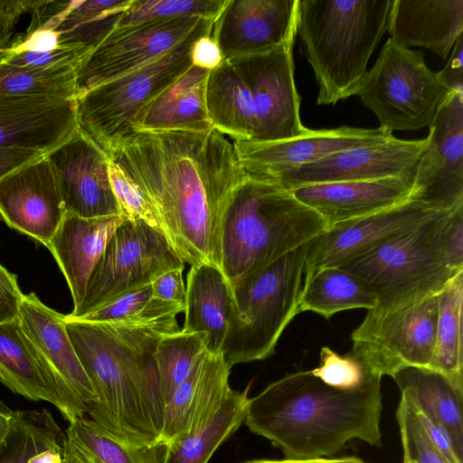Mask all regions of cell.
<instances>
[{
	"label": "cell",
	"mask_w": 463,
	"mask_h": 463,
	"mask_svg": "<svg viewBox=\"0 0 463 463\" xmlns=\"http://www.w3.org/2000/svg\"><path fill=\"white\" fill-rule=\"evenodd\" d=\"M109 158L144 194L180 259L221 269L222 216L247 175L233 144L214 128L135 132Z\"/></svg>",
	"instance_id": "1"
},
{
	"label": "cell",
	"mask_w": 463,
	"mask_h": 463,
	"mask_svg": "<svg viewBox=\"0 0 463 463\" xmlns=\"http://www.w3.org/2000/svg\"><path fill=\"white\" fill-rule=\"evenodd\" d=\"M67 334L96 393L86 415L128 446L161 440L165 406L154 354L165 330L120 322L65 320Z\"/></svg>",
	"instance_id": "2"
},
{
	"label": "cell",
	"mask_w": 463,
	"mask_h": 463,
	"mask_svg": "<svg viewBox=\"0 0 463 463\" xmlns=\"http://www.w3.org/2000/svg\"><path fill=\"white\" fill-rule=\"evenodd\" d=\"M381 379L345 391L310 371L288 373L250 398L244 423L288 459L328 458L354 439L381 447Z\"/></svg>",
	"instance_id": "3"
},
{
	"label": "cell",
	"mask_w": 463,
	"mask_h": 463,
	"mask_svg": "<svg viewBox=\"0 0 463 463\" xmlns=\"http://www.w3.org/2000/svg\"><path fill=\"white\" fill-rule=\"evenodd\" d=\"M297 33L270 51L222 60L210 71L206 107L214 129L234 141L276 142L307 134L294 79Z\"/></svg>",
	"instance_id": "4"
},
{
	"label": "cell",
	"mask_w": 463,
	"mask_h": 463,
	"mask_svg": "<svg viewBox=\"0 0 463 463\" xmlns=\"http://www.w3.org/2000/svg\"><path fill=\"white\" fill-rule=\"evenodd\" d=\"M375 296L383 314L437 295L463 270V205L340 266Z\"/></svg>",
	"instance_id": "5"
},
{
	"label": "cell",
	"mask_w": 463,
	"mask_h": 463,
	"mask_svg": "<svg viewBox=\"0 0 463 463\" xmlns=\"http://www.w3.org/2000/svg\"><path fill=\"white\" fill-rule=\"evenodd\" d=\"M326 228L290 190L269 178L246 175L232 191L220 227V269L231 287Z\"/></svg>",
	"instance_id": "6"
},
{
	"label": "cell",
	"mask_w": 463,
	"mask_h": 463,
	"mask_svg": "<svg viewBox=\"0 0 463 463\" xmlns=\"http://www.w3.org/2000/svg\"><path fill=\"white\" fill-rule=\"evenodd\" d=\"M392 0H298V33L318 85L317 105L355 95L388 26Z\"/></svg>",
	"instance_id": "7"
},
{
	"label": "cell",
	"mask_w": 463,
	"mask_h": 463,
	"mask_svg": "<svg viewBox=\"0 0 463 463\" xmlns=\"http://www.w3.org/2000/svg\"><path fill=\"white\" fill-rule=\"evenodd\" d=\"M308 241L232 287V306L221 350L234 364L264 360L275 350L283 331L298 313Z\"/></svg>",
	"instance_id": "8"
},
{
	"label": "cell",
	"mask_w": 463,
	"mask_h": 463,
	"mask_svg": "<svg viewBox=\"0 0 463 463\" xmlns=\"http://www.w3.org/2000/svg\"><path fill=\"white\" fill-rule=\"evenodd\" d=\"M213 23L202 18L193 32L165 55L77 98L78 127L109 156L135 133L131 126L137 112L192 66L193 44L212 34Z\"/></svg>",
	"instance_id": "9"
},
{
	"label": "cell",
	"mask_w": 463,
	"mask_h": 463,
	"mask_svg": "<svg viewBox=\"0 0 463 463\" xmlns=\"http://www.w3.org/2000/svg\"><path fill=\"white\" fill-rule=\"evenodd\" d=\"M450 91L429 69L422 52L389 38L355 95L375 114L380 128L392 132L430 127Z\"/></svg>",
	"instance_id": "10"
},
{
	"label": "cell",
	"mask_w": 463,
	"mask_h": 463,
	"mask_svg": "<svg viewBox=\"0 0 463 463\" xmlns=\"http://www.w3.org/2000/svg\"><path fill=\"white\" fill-rule=\"evenodd\" d=\"M184 263L162 232L126 219L92 269L80 305L64 318L80 319L169 270L184 269Z\"/></svg>",
	"instance_id": "11"
},
{
	"label": "cell",
	"mask_w": 463,
	"mask_h": 463,
	"mask_svg": "<svg viewBox=\"0 0 463 463\" xmlns=\"http://www.w3.org/2000/svg\"><path fill=\"white\" fill-rule=\"evenodd\" d=\"M437 295L383 314L367 311L351 335L350 352L381 377H392L411 366L430 368L436 340Z\"/></svg>",
	"instance_id": "12"
},
{
	"label": "cell",
	"mask_w": 463,
	"mask_h": 463,
	"mask_svg": "<svg viewBox=\"0 0 463 463\" xmlns=\"http://www.w3.org/2000/svg\"><path fill=\"white\" fill-rule=\"evenodd\" d=\"M202 18L181 16L115 28L79 66L77 98L165 55L182 43Z\"/></svg>",
	"instance_id": "13"
},
{
	"label": "cell",
	"mask_w": 463,
	"mask_h": 463,
	"mask_svg": "<svg viewBox=\"0 0 463 463\" xmlns=\"http://www.w3.org/2000/svg\"><path fill=\"white\" fill-rule=\"evenodd\" d=\"M409 200L443 212L463 205V90H451L429 127Z\"/></svg>",
	"instance_id": "14"
},
{
	"label": "cell",
	"mask_w": 463,
	"mask_h": 463,
	"mask_svg": "<svg viewBox=\"0 0 463 463\" xmlns=\"http://www.w3.org/2000/svg\"><path fill=\"white\" fill-rule=\"evenodd\" d=\"M444 213L447 212L408 200L379 213L327 227L311 242L304 279L320 269L338 267Z\"/></svg>",
	"instance_id": "15"
},
{
	"label": "cell",
	"mask_w": 463,
	"mask_h": 463,
	"mask_svg": "<svg viewBox=\"0 0 463 463\" xmlns=\"http://www.w3.org/2000/svg\"><path fill=\"white\" fill-rule=\"evenodd\" d=\"M427 137L403 140L395 137L386 142L331 154L277 176L288 190L325 183L376 180L414 175L427 146Z\"/></svg>",
	"instance_id": "16"
},
{
	"label": "cell",
	"mask_w": 463,
	"mask_h": 463,
	"mask_svg": "<svg viewBox=\"0 0 463 463\" xmlns=\"http://www.w3.org/2000/svg\"><path fill=\"white\" fill-rule=\"evenodd\" d=\"M65 213L82 218L121 214L109 175V156L79 127L46 154Z\"/></svg>",
	"instance_id": "17"
},
{
	"label": "cell",
	"mask_w": 463,
	"mask_h": 463,
	"mask_svg": "<svg viewBox=\"0 0 463 463\" xmlns=\"http://www.w3.org/2000/svg\"><path fill=\"white\" fill-rule=\"evenodd\" d=\"M393 137L392 132L380 127L363 128L342 126L329 129H310L304 136L282 141H234L233 146L238 162L247 175L275 179L284 172L318 161L331 154L381 144Z\"/></svg>",
	"instance_id": "18"
},
{
	"label": "cell",
	"mask_w": 463,
	"mask_h": 463,
	"mask_svg": "<svg viewBox=\"0 0 463 463\" xmlns=\"http://www.w3.org/2000/svg\"><path fill=\"white\" fill-rule=\"evenodd\" d=\"M298 0H227L212 35L222 59L265 52L298 33Z\"/></svg>",
	"instance_id": "19"
},
{
	"label": "cell",
	"mask_w": 463,
	"mask_h": 463,
	"mask_svg": "<svg viewBox=\"0 0 463 463\" xmlns=\"http://www.w3.org/2000/svg\"><path fill=\"white\" fill-rule=\"evenodd\" d=\"M64 214L57 179L46 155L0 180V216L11 228L44 246Z\"/></svg>",
	"instance_id": "20"
},
{
	"label": "cell",
	"mask_w": 463,
	"mask_h": 463,
	"mask_svg": "<svg viewBox=\"0 0 463 463\" xmlns=\"http://www.w3.org/2000/svg\"><path fill=\"white\" fill-rule=\"evenodd\" d=\"M18 321L66 397L86 415L96 402V393L67 334L64 315L44 305L32 292L23 295Z\"/></svg>",
	"instance_id": "21"
},
{
	"label": "cell",
	"mask_w": 463,
	"mask_h": 463,
	"mask_svg": "<svg viewBox=\"0 0 463 463\" xmlns=\"http://www.w3.org/2000/svg\"><path fill=\"white\" fill-rule=\"evenodd\" d=\"M413 175L376 180L316 184L290 190L314 210L326 228L368 216L410 199Z\"/></svg>",
	"instance_id": "22"
},
{
	"label": "cell",
	"mask_w": 463,
	"mask_h": 463,
	"mask_svg": "<svg viewBox=\"0 0 463 463\" xmlns=\"http://www.w3.org/2000/svg\"><path fill=\"white\" fill-rule=\"evenodd\" d=\"M0 381L28 400L51 403L69 422L84 416L66 397L18 319L0 324Z\"/></svg>",
	"instance_id": "23"
},
{
	"label": "cell",
	"mask_w": 463,
	"mask_h": 463,
	"mask_svg": "<svg viewBox=\"0 0 463 463\" xmlns=\"http://www.w3.org/2000/svg\"><path fill=\"white\" fill-rule=\"evenodd\" d=\"M77 128L76 99L0 97V146L47 154Z\"/></svg>",
	"instance_id": "24"
},
{
	"label": "cell",
	"mask_w": 463,
	"mask_h": 463,
	"mask_svg": "<svg viewBox=\"0 0 463 463\" xmlns=\"http://www.w3.org/2000/svg\"><path fill=\"white\" fill-rule=\"evenodd\" d=\"M231 367L222 354L204 350L164 410L161 440L165 444L204 423L219 408L231 387Z\"/></svg>",
	"instance_id": "25"
},
{
	"label": "cell",
	"mask_w": 463,
	"mask_h": 463,
	"mask_svg": "<svg viewBox=\"0 0 463 463\" xmlns=\"http://www.w3.org/2000/svg\"><path fill=\"white\" fill-rule=\"evenodd\" d=\"M387 30L397 45L421 46L446 60L463 33V0H392Z\"/></svg>",
	"instance_id": "26"
},
{
	"label": "cell",
	"mask_w": 463,
	"mask_h": 463,
	"mask_svg": "<svg viewBox=\"0 0 463 463\" xmlns=\"http://www.w3.org/2000/svg\"><path fill=\"white\" fill-rule=\"evenodd\" d=\"M125 220L121 214L95 218L64 214L47 248L66 279L74 307L80 305L90 275L108 242Z\"/></svg>",
	"instance_id": "27"
},
{
	"label": "cell",
	"mask_w": 463,
	"mask_h": 463,
	"mask_svg": "<svg viewBox=\"0 0 463 463\" xmlns=\"http://www.w3.org/2000/svg\"><path fill=\"white\" fill-rule=\"evenodd\" d=\"M132 0L36 1L26 33L53 32L59 43L90 49L116 27Z\"/></svg>",
	"instance_id": "28"
},
{
	"label": "cell",
	"mask_w": 463,
	"mask_h": 463,
	"mask_svg": "<svg viewBox=\"0 0 463 463\" xmlns=\"http://www.w3.org/2000/svg\"><path fill=\"white\" fill-rule=\"evenodd\" d=\"M209 72L192 65L137 112L131 126L133 132H206L213 129L205 97Z\"/></svg>",
	"instance_id": "29"
},
{
	"label": "cell",
	"mask_w": 463,
	"mask_h": 463,
	"mask_svg": "<svg viewBox=\"0 0 463 463\" xmlns=\"http://www.w3.org/2000/svg\"><path fill=\"white\" fill-rule=\"evenodd\" d=\"M184 333L205 334V350L220 354L232 306L230 283L210 264L191 266L187 275Z\"/></svg>",
	"instance_id": "30"
},
{
	"label": "cell",
	"mask_w": 463,
	"mask_h": 463,
	"mask_svg": "<svg viewBox=\"0 0 463 463\" xmlns=\"http://www.w3.org/2000/svg\"><path fill=\"white\" fill-rule=\"evenodd\" d=\"M392 378L401 394H405L419 411L448 430L458 455L463 458V390L428 367H406Z\"/></svg>",
	"instance_id": "31"
},
{
	"label": "cell",
	"mask_w": 463,
	"mask_h": 463,
	"mask_svg": "<svg viewBox=\"0 0 463 463\" xmlns=\"http://www.w3.org/2000/svg\"><path fill=\"white\" fill-rule=\"evenodd\" d=\"M65 432L47 409L15 411L0 463H64Z\"/></svg>",
	"instance_id": "32"
},
{
	"label": "cell",
	"mask_w": 463,
	"mask_h": 463,
	"mask_svg": "<svg viewBox=\"0 0 463 463\" xmlns=\"http://www.w3.org/2000/svg\"><path fill=\"white\" fill-rule=\"evenodd\" d=\"M165 442L132 447L109 435L87 415L71 422L65 430L64 459L69 463H162Z\"/></svg>",
	"instance_id": "33"
},
{
	"label": "cell",
	"mask_w": 463,
	"mask_h": 463,
	"mask_svg": "<svg viewBox=\"0 0 463 463\" xmlns=\"http://www.w3.org/2000/svg\"><path fill=\"white\" fill-rule=\"evenodd\" d=\"M250 383L231 389L215 412L201 426L166 444L162 463H207L214 451L244 422Z\"/></svg>",
	"instance_id": "34"
},
{
	"label": "cell",
	"mask_w": 463,
	"mask_h": 463,
	"mask_svg": "<svg viewBox=\"0 0 463 463\" xmlns=\"http://www.w3.org/2000/svg\"><path fill=\"white\" fill-rule=\"evenodd\" d=\"M375 305V296L358 278L339 267H326L304 279L298 313L312 311L329 319L340 311L372 310Z\"/></svg>",
	"instance_id": "35"
},
{
	"label": "cell",
	"mask_w": 463,
	"mask_h": 463,
	"mask_svg": "<svg viewBox=\"0 0 463 463\" xmlns=\"http://www.w3.org/2000/svg\"><path fill=\"white\" fill-rule=\"evenodd\" d=\"M437 297L436 340L430 368L442 373L458 389L463 390V270Z\"/></svg>",
	"instance_id": "36"
},
{
	"label": "cell",
	"mask_w": 463,
	"mask_h": 463,
	"mask_svg": "<svg viewBox=\"0 0 463 463\" xmlns=\"http://www.w3.org/2000/svg\"><path fill=\"white\" fill-rule=\"evenodd\" d=\"M78 67L26 68L0 63V97L77 99Z\"/></svg>",
	"instance_id": "37"
},
{
	"label": "cell",
	"mask_w": 463,
	"mask_h": 463,
	"mask_svg": "<svg viewBox=\"0 0 463 463\" xmlns=\"http://www.w3.org/2000/svg\"><path fill=\"white\" fill-rule=\"evenodd\" d=\"M205 350V334L165 335L154 354L157 380L164 406L189 374L199 355Z\"/></svg>",
	"instance_id": "38"
},
{
	"label": "cell",
	"mask_w": 463,
	"mask_h": 463,
	"mask_svg": "<svg viewBox=\"0 0 463 463\" xmlns=\"http://www.w3.org/2000/svg\"><path fill=\"white\" fill-rule=\"evenodd\" d=\"M226 2L227 0H132L116 28L181 16L215 20Z\"/></svg>",
	"instance_id": "39"
},
{
	"label": "cell",
	"mask_w": 463,
	"mask_h": 463,
	"mask_svg": "<svg viewBox=\"0 0 463 463\" xmlns=\"http://www.w3.org/2000/svg\"><path fill=\"white\" fill-rule=\"evenodd\" d=\"M311 373L326 384L335 389L357 390L376 378L370 369L350 351L339 354L328 346L320 350V364Z\"/></svg>",
	"instance_id": "40"
},
{
	"label": "cell",
	"mask_w": 463,
	"mask_h": 463,
	"mask_svg": "<svg viewBox=\"0 0 463 463\" xmlns=\"http://www.w3.org/2000/svg\"><path fill=\"white\" fill-rule=\"evenodd\" d=\"M396 418L401 433L403 462L449 463L426 433L411 400L402 394Z\"/></svg>",
	"instance_id": "41"
},
{
	"label": "cell",
	"mask_w": 463,
	"mask_h": 463,
	"mask_svg": "<svg viewBox=\"0 0 463 463\" xmlns=\"http://www.w3.org/2000/svg\"><path fill=\"white\" fill-rule=\"evenodd\" d=\"M109 175L121 215L128 220H141L163 233L158 217L144 194L111 159L109 165Z\"/></svg>",
	"instance_id": "42"
},
{
	"label": "cell",
	"mask_w": 463,
	"mask_h": 463,
	"mask_svg": "<svg viewBox=\"0 0 463 463\" xmlns=\"http://www.w3.org/2000/svg\"><path fill=\"white\" fill-rule=\"evenodd\" d=\"M91 50L84 45L65 43L42 50H24L11 46L2 62L26 68H79Z\"/></svg>",
	"instance_id": "43"
},
{
	"label": "cell",
	"mask_w": 463,
	"mask_h": 463,
	"mask_svg": "<svg viewBox=\"0 0 463 463\" xmlns=\"http://www.w3.org/2000/svg\"><path fill=\"white\" fill-rule=\"evenodd\" d=\"M152 298L151 284L119 296L92 313L78 319L96 323H114L139 314Z\"/></svg>",
	"instance_id": "44"
},
{
	"label": "cell",
	"mask_w": 463,
	"mask_h": 463,
	"mask_svg": "<svg viewBox=\"0 0 463 463\" xmlns=\"http://www.w3.org/2000/svg\"><path fill=\"white\" fill-rule=\"evenodd\" d=\"M36 1H0V63L13 43L14 24L24 12L33 10Z\"/></svg>",
	"instance_id": "45"
},
{
	"label": "cell",
	"mask_w": 463,
	"mask_h": 463,
	"mask_svg": "<svg viewBox=\"0 0 463 463\" xmlns=\"http://www.w3.org/2000/svg\"><path fill=\"white\" fill-rule=\"evenodd\" d=\"M23 295L16 275L0 264V324L18 319Z\"/></svg>",
	"instance_id": "46"
},
{
	"label": "cell",
	"mask_w": 463,
	"mask_h": 463,
	"mask_svg": "<svg viewBox=\"0 0 463 463\" xmlns=\"http://www.w3.org/2000/svg\"><path fill=\"white\" fill-rule=\"evenodd\" d=\"M184 269L169 270L152 283V297L160 300L184 304L185 302L186 290L183 281Z\"/></svg>",
	"instance_id": "47"
},
{
	"label": "cell",
	"mask_w": 463,
	"mask_h": 463,
	"mask_svg": "<svg viewBox=\"0 0 463 463\" xmlns=\"http://www.w3.org/2000/svg\"><path fill=\"white\" fill-rule=\"evenodd\" d=\"M415 411L426 433L447 460L449 463H463V458L458 455L448 430L441 423L427 417L416 408Z\"/></svg>",
	"instance_id": "48"
},
{
	"label": "cell",
	"mask_w": 463,
	"mask_h": 463,
	"mask_svg": "<svg viewBox=\"0 0 463 463\" xmlns=\"http://www.w3.org/2000/svg\"><path fill=\"white\" fill-rule=\"evenodd\" d=\"M45 155L46 153L36 149L0 146V180Z\"/></svg>",
	"instance_id": "49"
},
{
	"label": "cell",
	"mask_w": 463,
	"mask_h": 463,
	"mask_svg": "<svg viewBox=\"0 0 463 463\" xmlns=\"http://www.w3.org/2000/svg\"><path fill=\"white\" fill-rule=\"evenodd\" d=\"M192 65L212 71L222 61L220 49L212 34L198 38L191 52Z\"/></svg>",
	"instance_id": "50"
},
{
	"label": "cell",
	"mask_w": 463,
	"mask_h": 463,
	"mask_svg": "<svg viewBox=\"0 0 463 463\" xmlns=\"http://www.w3.org/2000/svg\"><path fill=\"white\" fill-rule=\"evenodd\" d=\"M437 73L450 90H463V34L457 39L446 66Z\"/></svg>",
	"instance_id": "51"
},
{
	"label": "cell",
	"mask_w": 463,
	"mask_h": 463,
	"mask_svg": "<svg viewBox=\"0 0 463 463\" xmlns=\"http://www.w3.org/2000/svg\"><path fill=\"white\" fill-rule=\"evenodd\" d=\"M242 463H368L357 457L317 458L306 459H252Z\"/></svg>",
	"instance_id": "52"
},
{
	"label": "cell",
	"mask_w": 463,
	"mask_h": 463,
	"mask_svg": "<svg viewBox=\"0 0 463 463\" xmlns=\"http://www.w3.org/2000/svg\"><path fill=\"white\" fill-rule=\"evenodd\" d=\"M15 415V411L9 408L0 400V446L6 439Z\"/></svg>",
	"instance_id": "53"
},
{
	"label": "cell",
	"mask_w": 463,
	"mask_h": 463,
	"mask_svg": "<svg viewBox=\"0 0 463 463\" xmlns=\"http://www.w3.org/2000/svg\"><path fill=\"white\" fill-rule=\"evenodd\" d=\"M403 463H412V462H403Z\"/></svg>",
	"instance_id": "54"
},
{
	"label": "cell",
	"mask_w": 463,
	"mask_h": 463,
	"mask_svg": "<svg viewBox=\"0 0 463 463\" xmlns=\"http://www.w3.org/2000/svg\"><path fill=\"white\" fill-rule=\"evenodd\" d=\"M64 460H65V459H64ZM64 463H69V462L65 460V462H64Z\"/></svg>",
	"instance_id": "55"
}]
</instances>
